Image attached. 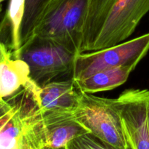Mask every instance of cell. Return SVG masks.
Wrapping results in <instances>:
<instances>
[{
  "mask_svg": "<svg viewBox=\"0 0 149 149\" xmlns=\"http://www.w3.org/2000/svg\"><path fill=\"white\" fill-rule=\"evenodd\" d=\"M149 12V0H92L80 52L121 43L133 33Z\"/></svg>",
  "mask_w": 149,
  "mask_h": 149,
  "instance_id": "1",
  "label": "cell"
},
{
  "mask_svg": "<svg viewBox=\"0 0 149 149\" xmlns=\"http://www.w3.org/2000/svg\"><path fill=\"white\" fill-rule=\"evenodd\" d=\"M92 0H52L32 35L51 39L80 52L83 31Z\"/></svg>",
  "mask_w": 149,
  "mask_h": 149,
  "instance_id": "2",
  "label": "cell"
},
{
  "mask_svg": "<svg viewBox=\"0 0 149 149\" xmlns=\"http://www.w3.org/2000/svg\"><path fill=\"white\" fill-rule=\"evenodd\" d=\"M79 53L51 39L32 35L20 49V59L29 68V77L42 87L51 81L72 77ZM72 79V78H70Z\"/></svg>",
  "mask_w": 149,
  "mask_h": 149,
  "instance_id": "3",
  "label": "cell"
},
{
  "mask_svg": "<svg viewBox=\"0 0 149 149\" xmlns=\"http://www.w3.org/2000/svg\"><path fill=\"white\" fill-rule=\"evenodd\" d=\"M72 116L89 133L110 146L132 149L127 141L115 99L81 93Z\"/></svg>",
  "mask_w": 149,
  "mask_h": 149,
  "instance_id": "4",
  "label": "cell"
},
{
  "mask_svg": "<svg viewBox=\"0 0 149 149\" xmlns=\"http://www.w3.org/2000/svg\"><path fill=\"white\" fill-rule=\"evenodd\" d=\"M149 50V33L118 45L78 54L72 71L73 80H79L105 70L121 67L136 68Z\"/></svg>",
  "mask_w": 149,
  "mask_h": 149,
  "instance_id": "5",
  "label": "cell"
},
{
  "mask_svg": "<svg viewBox=\"0 0 149 149\" xmlns=\"http://www.w3.org/2000/svg\"><path fill=\"white\" fill-rule=\"evenodd\" d=\"M115 103L127 141L132 149H149V90H124Z\"/></svg>",
  "mask_w": 149,
  "mask_h": 149,
  "instance_id": "6",
  "label": "cell"
},
{
  "mask_svg": "<svg viewBox=\"0 0 149 149\" xmlns=\"http://www.w3.org/2000/svg\"><path fill=\"white\" fill-rule=\"evenodd\" d=\"M23 87L31 94L38 111L43 113H73L81 94L72 78L51 81L42 87L30 79Z\"/></svg>",
  "mask_w": 149,
  "mask_h": 149,
  "instance_id": "7",
  "label": "cell"
},
{
  "mask_svg": "<svg viewBox=\"0 0 149 149\" xmlns=\"http://www.w3.org/2000/svg\"><path fill=\"white\" fill-rule=\"evenodd\" d=\"M30 80L29 68L21 59L11 53L0 61V100H7L23 88Z\"/></svg>",
  "mask_w": 149,
  "mask_h": 149,
  "instance_id": "8",
  "label": "cell"
},
{
  "mask_svg": "<svg viewBox=\"0 0 149 149\" xmlns=\"http://www.w3.org/2000/svg\"><path fill=\"white\" fill-rule=\"evenodd\" d=\"M25 0H10L4 19L0 24V39L11 53L12 58L20 59V31L24 14Z\"/></svg>",
  "mask_w": 149,
  "mask_h": 149,
  "instance_id": "9",
  "label": "cell"
},
{
  "mask_svg": "<svg viewBox=\"0 0 149 149\" xmlns=\"http://www.w3.org/2000/svg\"><path fill=\"white\" fill-rule=\"evenodd\" d=\"M135 68L121 67L99 71L79 80H74L77 90L82 93L93 94L108 91L122 85Z\"/></svg>",
  "mask_w": 149,
  "mask_h": 149,
  "instance_id": "10",
  "label": "cell"
},
{
  "mask_svg": "<svg viewBox=\"0 0 149 149\" xmlns=\"http://www.w3.org/2000/svg\"><path fill=\"white\" fill-rule=\"evenodd\" d=\"M51 1L52 0H25L24 14L20 31V46L32 36L39 17Z\"/></svg>",
  "mask_w": 149,
  "mask_h": 149,
  "instance_id": "11",
  "label": "cell"
},
{
  "mask_svg": "<svg viewBox=\"0 0 149 149\" xmlns=\"http://www.w3.org/2000/svg\"><path fill=\"white\" fill-rule=\"evenodd\" d=\"M16 108L14 116L0 129V149H18L20 147L23 118L18 108Z\"/></svg>",
  "mask_w": 149,
  "mask_h": 149,
  "instance_id": "12",
  "label": "cell"
},
{
  "mask_svg": "<svg viewBox=\"0 0 149 149\" xmlns=\"http://www.w3.org/2000/svg\"><path fill=\"white\" fill-rule=\"evenodd\" d=\"M64 149H115L91 133H86L70 141Z\"/></svg>",
  "mask_w": 149,
  "mask_h": 149,
  "instance_id": "13",
  "label": "cell"
},
{
  "mask_svg": "<svg viewBox=\"0 0 149 149\" xmlns=\"http://www.w3.org/2000/svg\"><path fill=\"white\" fill-rule=\"evenodd\" d=\"M10 53V52H9L4 43L0 40V61H1L4 57L7 56ZM12 107H13V106L10 103H9L7 100H0V116L8 111L10 109H12Z\"/></svg>",
  "mask_w": 149,
  "mask_h": 149,
  "instance_id": "14",
  "label": "cell"
},
{
  "mask_svg": "<svg viewBox=\"0 0 149 149\" xmlns=\"http://www.w3.org/2000/svg\"><path fill=\"white\" fill-rule=\"evenodd\" d=\"M10 104H11V103H10ZM11 105L13 106L12 109H10L8 111L6 112L5 113H4V114L1 115V116H0V129H1V128L2 127L4 126V125H5V124L7 123V122H8V121L10 120L13 116H14L16 111H17V108H16V106L13 104H11Z\"/></svg>",
  "mask_w": 149,
  "mask_h": 149,
  "instance_id": "15",
  "label": "cell"
},
{
  "mask_svg": "<svg viewBox=\"0 0 149 149\" xmlns=\"http://www.w3.org/2000/svg\"><path fill=\"white\" fill-rule=\"evenodd\" d=\"M1 3H0V13H1Z\"/></svg>",
  "mask_w": 149,
  "mask_h": 149,
  "instance_id": "16",
  "label": "cell"
},
{
  "mask_svg": "<svg viewBox=\"0 0 149 149\" xmlns=\"http://www.w3.org/2000/svg\"><path fill=\"white\" fill-rule=\"evenodd\" d=\"M148 128H149V110H148Z\"/></svg>",
  "mask_w": 149,
  "mask_h": 149,
  "instance_id": "17",
  "label": "cell"
},
{
  "mask_svg": "<svg viewBox=\"0 0 149 149\" xmlns=\"http://www.w3.org/2000/svg\"><path fill=\"white\" fill-rule=\"evenodd\" d=\"M3 1H4V0H0V3H1V2H2Z\"/></svg>",
  "mask_w": 149,
  "mask_h": 149,
  "instance_id": "18",
  "label": "cell"
},
{
  "mask_svg": "<svg viewBox=\"0 0 149 149\" xmlns=\"http://www.w3.org/2000/svg\"><path fill=\"white\" fill-rule=\"evenodd\" d=\"M18 149H24V148H21V147H20V148H19Z\"/></svg>",
  "mask_w": 149,
  "mask_h": 149,
  "instance_id": "19",
  "label": "cell"
},
{
  "mask_svg": "<svg viewBox=\"0 0 149 149\" xmlns=\"http://www.w3.org/2000/svg\"><path fill=\"white\" fill-rule=\"evenodd\" d=\"M44 149H51V148H44ZM61 149H64V148H61Z\"/></svg>",
  "mask_w": 149,
  "mask_h": 149,
  "instance_id": "20",
  "label": "cell"
}]
</instances>
